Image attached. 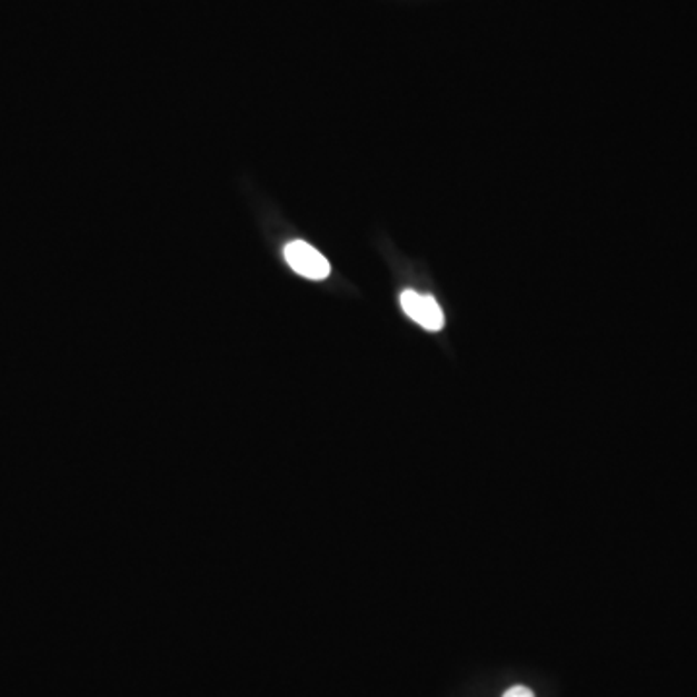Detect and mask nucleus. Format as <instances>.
<instances>
[{
	"label": "nucleus",
	"instance_id": "obj_3",
	"mask_svg": "<svg viewBox=\"0 0 697 697\" xmlns=\"http://www.w3.org/2000/svg\"><path fill=\"white\" fill-rule=\"evenodd\" d=\"M504 697H535V694L529 688H525V686H514V688L504 694Z\"/></svg>",
	"mask_w": 697,
	"mask_h": 697
},
{
	"label": "nucleus",
	"instance_id": "obj_1",
	"mask_svg": "<svg viewBox=\"0 0 697 697\" xmlns=\"http://www.w3.org/2000/svg\"><path fill=\"white\" fill-rule=\"evenodd\" d=\"M286 260L302 278L320 281L330 276V262L305 240H292L287 245Z\"/></svg>",
	"mask_w": 697,
	"mask_h": 697
},
{
	"label": "nucleus",
	"instance_id": "obj_2",
	"mask_svg": "<svg viewBox=\"0 0 697 697\" xmlns=\"http://www.w3.org/2000/svg\"><path fill=\"white\" fill-rule=\"evenodd\" d=\"M401 308L412 322L419 323L425 330L440 331L444 328V312L435 297L419 295L415 291L401 292Z\"/></svg>",
	"mask_w": 697,
	"mask_h": 697
}]
</instances>
